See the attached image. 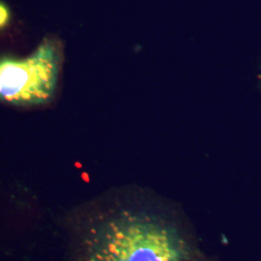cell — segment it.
Segmentation results:
<instances>
[{"label": "cell", "instance_id": "cell-1", "mask_svg": "<svg viewBox=\"0 0 261 261\" xmlns=\"http://www.w3.org/2000/svg\"><path fill=\"white\" fill-rule=\"evenodd\" d=\"M190 249L177 229L142 212H121L90 230L84 261H187Z\"/></svg>", "mask_w": 261, "mask_h": 261}, {"label": "cell", "instance_id": "cell-2", "mask_svg": "<svg viewBox=\"0 0 261 261\" xmlns=\"http://www.w3.org/2000/svg\"><path fill=\"white\" fill-rule=\"evenodd\" d=\"M58 68V50L47 40L29 57L0 59V99L24 105L46 103L55 92Z\"/></svg>", "mask_w": 261, "mask_h": 261}, {"label": "cell", "instance_id": "cell-3", "mask_svg": "<svg viewBox=\"0 0 261 261\" xmlns=\"http://www.w3.org/2000/svg\"><path fill=\"white\" fill-rule=\"evenodd\" d=\"M10 20V10L7 5L0 2V28H5Z\"/></svg>", "mask_w": 261, "mask_h": 261}]
</instances>
